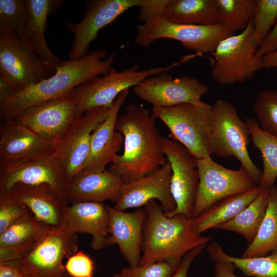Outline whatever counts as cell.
I'll list each match as a JSON object with an SVG mask.
<instances>
[{
	"label": "cell",
	"mask_w": 277,
	"mask_h": 277,
	"mask_svg": "<svg viewBox=\"0 0 277 277\" xmlns=\"http://www.w3.org/2000/svg\"><path fill=\"white\" fill-rule=\"evenodd\" d=\"M208 87L189 75L173 78L167 72L149 77L133 87L134 93L153 107H168L198 103Z\"/></svg>",
	"instance_id": "15"
},
{
	"label": "cell",
	"mask_w": 277,
	"mask_h": 277,
	"mask_svg": "<svg viewBox=\"0 0 277 277\" xmlns=\"http://www.w3.org/2000/svg\"><path fill=\"white\" fill-rule=\"evenodd\" d=\"M170 131V137L182 145L195 159L211 156L212 106L201 102L168 107H153L152 112Z\"/></svg>",
	"instance_id": "4"
},
{
	"label": "cell",
	"mask_w": 277,
	"mask_h": 277,
	"mask_svg": "<svg viewBox=\"0 0 277 277\" xmlns=\"http://www.w3.org/2000/svg\"><path fill=\"white\" fill-rule=\"evenodd\" d=\"M129 89L122 91L110 108L106 118L92 133L90 150L83 169L92 172L105 170L106 165L111 163L117 155L124 137L115 130V123L120 109L127 97Z\"/></svg>",
	"instance_id": "21"
},
{
	"label": "cell",
	"mask_w": 277,
	"mask_h": 277,
	"mask_svg": "<svg viewBox=\"0 0 277 277\" xmlns=\"http://www.w3.org/2000/svg\"><path fill=\"white\" fill-rule=\"evenodd\" d=\"M161 17L179 24L207 26L220 24L215 0H169Z\"/></svg>",
	"instance_id": "28"
},
{
	"label": "cell",
	"mask_w": 277,
	"mask_h": 277,
	"mask_svg": "<svg viewBox=\"0 0 277 277\" xmlns=\"http://www.w3.org/2000/svg\"><path fill=\"white\" fill-rule=\"evenodd\" d=\"M49 229L33 216L11 225L0 233V261L21 260Z\"/></svg>",
	"instance_id": "26"
},
{
	"label": "cell",
	"mask_w": 277,
	"mask_h": 277,
	"mask_svg": "<svg viewBox=\"0 0 277 277\" xmlns=\"http://www.w3.org/2000/svg\"><path fill=\"white\" fill-rule=\"evenodd\" d=\"M253 21L240 34L221 41L210 59L211 75L220 85L242 83L263 68L252 38Z\"/></svg>",
	"instance_id": "7"
},
{
	"label": "cell",
	"mask_w": 277,
	"mask_h": 277,
	"mask_svg": "<svg viewBox=\"0 0 277 277\" xmlns=\"http://www.w3.org/2000/svg\"><path fill=\"white\" fill-rule=\"evenodd\" d=\"M28 18L24 0H0V29L13 31L25 47Z\"/></svg>",
	"instance_id": "34"
},
{
	"label": "cell",
	"mask_w": 277,
	"mask_h": 277,
	"mask_svg": "<svg viewBox=\"0 0 277 277\" xmlns=\"http://www.w3.org/2000/svg\"><path fill=\"white\" fill-rule=\"evenodd\" d=\"M155 119L148 109L133 103L117 116L115 130L123 136L124 151L116 156L108 170L121 177L124 184L151 173L167 162Z\"/></svg>",
	"instance_id": "1"
},
{
	"label": "cell",
	"mask_w": 277,
	"mask_h": 277,
	"mask_svg": "<svg viewBox=\"0 0 277 277\" xmlns=\"http://www.w3.org/2000/svg\"><path fill=\"white\" fill-rule=\"evenodd\" d=\"M190 57L184 56L180 61L165 67L138 69V64L122 71L113 67L106 74L97 76L73 89L67 95L75 102L77 116L100 108L111 106L124 90L133 87L145 79L162 72H167Z\"/></svg>",
	"instance_id": "6"
},
{
	"label": "cell",
	"mask_w": 277,
	"mask_h": 277,
	"mask_svg": "<svg viewBox=\"0 0 277 277\" xmlns=\"http://www.w3.org/2000/svg\"><path fill=\"white\" fill-rule=\"evenodd\" d=\"M171 175V167L167 162L151 173L124 184L114 208L124 211L157 200L165 213L172 212L176 208V204L170 190Z\"/></svg>",
	"instance_id": "17"
},
{
	"label": "cell",
	"mask_w": 277,
	"mask_h": 277,
	"mask_svg": "<svg viewBox=\"0 0 277 277\" xmlns=\"http://www.w3.org/2000/svg\"><path fill=\"white\" fill-rule=\"evenodd\" d=\"M0 168V192L10 191L17 184H47L63 196L64 185L55 152L45 157L8 163Z\"/></svg>",
	"instance_id": "19"
},
{
	"label": "cell",
	"mask_w": 277,
	"mask_h": 277,
	"mask_svg": "<svg viewBox=\"0 0 277 277\" xmlns=\"http://www.w3.org/2000/svg\"><path fill=\"white\" fill-rule=\"evenodd\" d=\"M207 250L214 262L229 261L247 276L277 277V248L265 256L237 258L226 254L216 241L212 240L207 246Z\"/></svg>",
	"instance_id": "29"
},
{
	"label": "cell",
	"mask_w": 277,
	"mask_h": 277,
	"mask_svg": "<svg viewBox=\"0 0 277 277\" xmlns=\"http://www.w3.org/2000/svg\"><path fill=\"white\" fill-rule=\"evenodd\" d=\"M277 248V186L269 189L268 206L258 233L242 258L265 256Z\"/></svg>",
	"instance_id": "32"
},
{
	"label": "cell",
	"mask_w": 277,
	"mask_h": 277,
	"mask_svg": "<svg viewBox=\"0 0 277 277\" xmlns=\"http://www.w3.org/2000/svg\"><path fill=\"white\" fill-rule=\"evenodd\" d=\"M206 245V244L200 245L186 253L171 277H187V273L192 261L201 253Z\"/></svg>",
	"instance_id": "42"
},
{
	"label": "cell",
	"mask_w": 277,
	"mask_h": 277,
	"mask_svg": "<svg viewBox=\"0 0 277 277\" xmlns=\"http://www.w3.org/2000/svg\"><path fill=\"white\" fill-rule=\"evenodd\" d=\"M142 0H92L86 3L82 19L77 23H65L66 29L74 35L69 52V60L86 56L90 45L97 37L99 31L112 23L129 9L139 7Z\"/></svg>",
	"instance_id": "12"
},
{
	"label": "cell",
	"mask_w": 277,
	"mask_h": 277,
	"mask_svg": "<svg viewBox=\"0 0 277 277\" xmlns=\"http://www.w3.org/2000/svg\"><path fill=\"white\" fill-rule=\"evenodd\" d=\"M250 132L253 146L260 152L263 170L259 185L270 189L274 186L277 178V137L263 130L256 119H245Z\"/></svg>",
	"instance_id": "30"
},
{
	"label": "cell",
	"mask_w": 277,
	"mask_h": 277,
	"mask_svg": "<svg viewBox=\"0 0 277 277\" xmlns=\"http://www.w3.org/2000/svg\"><path fill=\"white\" fill-rule=\"evenodd\" d=\"M169 0H142L138 19L146 21L154 16H161Z\"/></svg>",
	"instance_id": "40"
},
{
	"label": "cell",
	"mask_w": 277,
	"mask_h": 277,
	"mask_svg": "<svg viewBox=\"0 0 277 277\" xmlns=\"http://www.w3.org/2000/svg\"><path fill=\"white\" fill-rule=\"evenodd\" d=\"M177 269L168 262L161 261L123 268L120 273L124 277H171Z\"/></svg>",
	"instance_id": "38"
},
{
	"label": "cell",
	"mask_w": 277,
	"mask_h": 277,
	"mask_svg": "<svg viewBox=\"0 0 277 277\" xmlns=\"http://www.w3.org/2000/svg\"><path fill=\"white\" fill-rule=\"evenodd\" d=\"M199 172V184L192 218L219 201L245 192L256 185L244 167L227 168L211 156L195 159Z\"/></svg>",
	"instance_id": "9"
},
{
	"label": "cell",
	"mask_w": 277,
	"mask_h": 277,
	"mask_svg": "<svg viewBox=\"0 0 277 277\" xmlns=\"http://www.w3.org/2000/svg\"><path fill=\"white\" fill-rule=\"evenodd\" d=\"M263 68H277V49L262 57Z\"/></svg>",
	"instance_id": "46"
},
{
	"label": "cell",
	"mask_w": 277,
	"mask_h": 277,
	"mask_svg": "<svg viewBox=\"0 0 277 277\" xmlns=\"http://www.w3.org/2000/svg\"><path fill=\"white\" fill-rule=\"evenodd\" d=\"M65 268L71 277H94V261L82 251L69 256Z\"/></svg>",
	"instance_id": "39"
},
{
	"label": "cell",
	"mask_w": 277,
	"mask_h": 277,
	"mask_svg": "<svg viewBox=\"0 0 277 277\" xmlns=\"http://www.w3.org/2000/svg\"><path fill=\"white\" fill-rule=\"evenodd\" d=\"M277 49V21L271 31L258 47L256 55L262 57Z\"/></svg>",
	"instance_id": "43"
},
{
	"label": "cell",
	"mask_w": 277,
	"mask_h": 277,
	"mask_svg": "<svg viewBox=\"0 0 277 277\" xmlns=\"http://www.w3.org/2000/svg\"><path fill=\"white\" fill-rule=\"evenodd\" d=\"M252 106L261 128L277 137V91L260 92Z\"/></svg>",
	"instance_id": "35"
},
{
	"label": "cell",
	"mask_w": 277,
	"mask_h": 277,
	"mask_svg": "<svg viewBox=\"0 0 277 277\" xmlns=\"http://www.w3.org/2000/svg\"><path fill=\"white\" fill-rule=\"evenodd\" d=\"M77 116L74 101L66 95L32 106L14 120L41 137L57 140Z\"/></svg>",
	"instance_id": "16"
},
{
	"label": "cell",
	"mask_w": 277,
	"mask_h": 277,
	"mask_svg": "<svg viewBox=\"0 0 277 277\" xmlns=\"http://www.w3.org/2000/svg\"><path fill=\"white\" fill-rule=\"evenodd\" d=\"M236 268L235 265L229 261L215 262L213 277H243L235 274L234 270Z\"/></svg>",
	"instance_id": "44"
},
{
	"label": "cell",
	"mask_w": 277,
	"mask_h": 277,
	"mask_svg": "<svg viewBox=\"0 0 277 277\" xmlns=\"http://www.w3.org/2000/svg\"><path fill=\"white\" fill-rule=\"evenodd\" d=\"M269 189L264 188L258 196L231 220L215 229L242 235L249 243L254 239L265 215Z\"/></svg>",
	"instance_id": "31"
},
{
	"label": "cell",
	"mask_w": 277,
	"mask_h": 277,
	"mask_svg": "<svg viewBox=\"0 0 277 277\" xmlns=\"http://www.w3.org/2000/svg\"><path fill=\"white\" fill-rule=\"evenodd\" d=\"M76 234L50 229L20 261L32 277H71L63 260L77 252Z\"/></svg>",
	"instance_id": "13"
},
{
	"label": "cell",
	"mask_w": 277,
	"mask_h": 277,
	"mask_svg": "<svg viewBox=\"0 0 277 277\" xmlns=\"http://www.w3.org/2000/svg\"><path fill=\"white\" fill-rule=\"evenodd\" d=\"M28 18L26 28V47L36 53L55 72L62 62L49 49L45 37L47 17L62 7L63 0H24Z\"/></svg>",
	"instance_id": "25"
},
{
	"label": "cell",
	"mask_w": 277,
	"mask_h": 277,
	"mask_svg": "<svg viewBox=\"0 0 277 277\" xmlns=\"http://www.w3.org/2000/svg\"><path fill=\"white\" fill-rule=\"evenodd\" d=\"M0 277H32L20 260L0 262Z\"/></svg>",
	"instance_id": "41"
},
{
	"label": "cell",
	"mask_w": 277,
	"mask_h": 277,
	"mask_svg": "<svg viewBox=\"0 0 277 277\" xmlns=\"http://www.w3.org/2000/svg\"><path fill=\"white\" fill-rule=\"evenodd\" d=\"M162 146L172 175L170 190L176 204L167 216L182 215L191 219L199 184V172L195 158L180 143L163 137Z\"/></svg>",
	"instance_id": "14"
},
{
	"label": "cell",
	"mask_w": 277,
	"mask_h": 277,
	"mask_svg": "<svg viewBox=\"0 0 277 277\" xmlns=\"http://www.w3.org/2000/svg\"><path fill=\"white\" fill-rule=\"evenodd\" d=\"M124 184L121 177L109 170L96 172L83 169L64 185L63 196L71 204L103 203L108 200L116 202Z\"/></svg>",
	"instance_id": "20"
},
{
	"label": "cell",
	"mask_w": 277,
	"mask_h": 277,
	"mask_svg": "<svg viewBox=\"0 0 277 277\" xmlns=\"http://www.w3.org/2000/svg\"><path fill=\"white\" fill-rule=\"evenodd\" d=\"M107 54L103 48L89 51L80 59L62 61L48 78L16 91L0 104L1 116L14 120L32 106L66 96L81 84L106 74L113 67L117 52L104 60Z\"/></svg>",
	"instance_id": "2"
},
{
	"label": "cell",
	"mask_w": 277,
	"mask_h": 277,
	"mask_svg": "<svg viewBox=\"0 0 277 277\" xmlns=\"http://www.w3.org/2000/svg\"><path fill=\"white\" fill-rule=\"evenodd\" d=\"M10 192L47 227L60 229L68 203L63 196L47 184H17Z\"/></svg>",
	"instance_id": "23"
},
{
	"label": "cell",
	"mask_w": 277,
	"mask_h": 277,
	"mask_svg": "<svg viewBox=\"0 0 277 277\" xmlns=\"http://www.w3.org/2000/svg\"><path fill=\"white\" fill-rule=\"evenodd\" d=\"M0 138V166L53 154L57 140L45 138L14 120H4Z\"/></svg>",
	"instance_id": "18"
},
{
	"label": "cell",
	"mask_w": 277,
	"mask_h": 277,
	"mask_svg": "<svg viewBox=\"0 0 277 277\" xmlns=\"http://www.w3.org/2000/svg\"><path fill=\"white\" fill-rule=\"evenodd\" d=\"M263 189L258 185L245 192L219 201L192 219L193 231L201 235L203 232L210 228L215 229L231 220L255 199Z\"/></svg>",
	"instance_id": "27"
},
{
	"label": "cell",
	"mask_w": 277,
	"mask_h": 277,
	"mask_svg": "<svg viewBox=\"0 0 277 277\" xmlns=\"http://www.w3.org/2000/svg\"><path fill=\"white\" fill-rule=\"evenodd\" d=\"M112 277H124V276H123L122 275L119 273V274H116L114 275Z\"/></svg>",
	"instance_id": "47"
},
{
	"label": "cell",
	"mask_w": 277,
	"mask_h": 277,
	"mask_svg": "<svg viewBox=\"0 0 277 277\" xmlns=\"http://www.w3.org/2000/svg\"><path fill=\"white\" fill-rule=\"evenodd\" d=\"M145 210L143 255L138 265L166 261L178 268L186 253L212 240L211 236L194 232L192 218L180 214L166 216L155 200L149 202Z\"/></svg>",
	"instance_id": "3"
},
{
	"label": "cell",
	"mask_w": 277,
	"mask_h": 277,
	"mask_svg": "<svg viewBox=\"0 0 277 277\" xmlns=\"http://www.w3.org/2000/svg\"><path fill=\"white\" fill-rule=\"evenodd\" d=\"M111 106L77 116L57 140L55 152L64 185L83 170L90 152L92 133L106 118Z\"/></svg>",
	"instance_id": "10"
},
{
	"label": "cell",
	"mask_w": 277,
	"mask_h": 277,
	"mask_svg": "<svg viewBox=\"0 0 277 277\" xmlns=\"http://www.w3.org/2000/svg\"><path fill=\"white\" fill-rule=\"evenodd\" d=\"M250 140L248 126L234 106L223 99L216 100L212 106L211 153L219 157H235L259 185L262 171L249 156L247 147Z\"/></svg>",
	"instance_id": "5"
},
{
	"label": "cell",
	"mask_w": 277,
	"mask_h": 277,
	"mask_svg": "<svg viewBox=\"0 0 277 277\" xmlns=\"http://www.w3.org/2000/svg\"><path fill=\"white\" fill-rule=\"evenodd\" d=\"M109 220V212L103 203H76L67 207L60 229L75 234H90L91 246L98 250L106 246Z\"/></svg>",
	"instance_id": "24"
},
{
	"label": "cell",
	"mask_w": 277,
	"mask_h": 277,
	"mask_svg": "<svg viewBox=\"0 0 277 277\" xmlns=\"http://www.w3.org/2000/svg\"><path fill=\"white\" fill-rule=\"evenodd\" d=\"M220 24L234 33L253 20L256 0H215Z\"/></svg>",
	"instance_id": "33"
},
{
	"label": "cell",
	"mask_w": 277,
	"mask_h": 277,
	"mask_svg": "<svg viewBox=\"0 0 277 277\" xmlns=\"http://www.w3.org/2000/svg\"><path fill=\"white\" fill-rule=\"evenodd\" d=\"M0 73L18 91L48 78L55 72L25 47L12 31L0 29Z\"/></svg>",
	"instance_id": "11"
},
{
	"label": "cell",
	"mask_w": 277,
	"mask_h": 277,
	"mask_svg": "<svg viewBox=\"0 0 277 277\" xmlns=\"http://www.w3.org/2000/svg\"><path fill=\"white\" fill-rule=\"evenodd\" d=\"M277 18V0H256L252 38L258 47L271 31Z\"/></svg>",
	"instance_id": "36"
},
{
	"label": "cell",
	"mask_w": 277,
	"mask_h": 277,
	"mask_svg": "<svg viewBox=\"0 0 277 277\" xmlns=\"http://www.w3.org/2000/svg\"><path fill=\"white\" fill-rule=\"evenodd\" d=\"M17 91V88L3 74L0 73V104Z\"/></svg>",
	"instance_id": "45"
},
{
	"label": "cell",
	"mask_w": 277,
	"mask_h": 277,
	"mask_svg": "<svg viewBox=\"0 0 277 277\" xmlns=\"http://www.w3.org/2000/svg\"><path fill=\"white\" fill-rule=\"evenodd\" d=\"M106 206L109 216L106 246L117 244L130 267L138 266L141 258L145 209L128 213Z\"/></svg>",
	"instance_id": "22"
},
{
	"label": "cell",
	"mask_w": 277,
	"mask_h": 277,
	"mask_svg": "<svg viewBox=\"0 0 277 277\" xmlns=\"http://www.w3.org/2000/svg\"><path fill=\"white\" fill-rule=\"evenodd\" d=\"M31 216L30 210L10 192H0V233L14 223Z\"/></svg>",
	"instance_id": "37"
},
{
	"label": "cell",
	"mask_w": 277,
	"mask_h": 277,
	"mask_svg": "<svg viewBox=\"0 0 277 277\" xmlns=\"http://www.w3.org/2000/svg\"><path fill=\"white\" fill-rule=\"evenodd\" d=\"M234 34L221 24L202 26L174 24L161 16H154L136 27L135 42L145 48L156 39L178 41L183 47L196 53H212L219 43Z\"/></svg>",
	"instance_id": "8"
}]
</instances>
